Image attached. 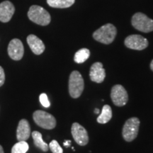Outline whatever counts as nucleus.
I'll list each match as a JSON object with an SVG mask.
<instances>
[{
    "instance_id": "nucleus-1",
    "label": "nucleus",
    "mask_w": 153,
    "mask_h": 153,
    "mask_svg": "<svg viewBox=\"0 0 153 153\" xmlns=\"http://www.w3.org/2000/svg\"><path fill=\"white\" fill-rule=\"evenodd\" d=\"M116 33L117 30L114 25L107 24L95 30L93 33V38L98 42L108 45L114 41Z\"/></svg>"
},
{
    "instance_id": "nucleus-2",
    "label": "nucleus",
    "mask_w": 153,
    "mask_h": 153,
    "mask_svg": "<svg viewBox=\"0 0 153 153\" xmlns=\"http://www.w3.org/2000/svg\"><path fill=\"white\" fill-rule=\"evenodd\" d=\"M28 17L31 22L41 26H47L51 23V17L48 11L43 7L33 5L28 11Z\"/></svg>"
},
{
    "instance_id": "nucleus-3",
    "label": "nucleus",
    "mask_w": 153,
    "mask_h": 153,
    "mask_svg": "<svg viewBox=\"0 0 153 153\" xmlns=\"http://www.w3.org/2000/svg\"><path fill=\"white\" fill-rule=\"evenodd\" d=\"M85 87V82L81 74L73 71L69 79V92L72 98L77 99L81 96Z\"/></svg>"
},
{
    "instance_id": "nucleus-4",
    "label": "nucleus",
    "mask_w": 153,
    "mask_h": 153,
    "mask_svg": "<svg viewBox=\"0 0 153 153\" xmlns=\"http://www.w3.org/2000/svg\"><path fill=\"white\" fill-rule=\"evenodd\" d=\"M131 23L135 29L143 33H149L153 30V20L143 13L137 12L134 14Z\"/></svg>"
},
{
    "instance_id": "nucleus-5",
    "label": "nucleus",
    "mask_w": 153,
    "mask_h": 153,
    "mask_svg": "<svg viewBox=\"0 0 153 153\" xmlns=\"http://www.w3.org/2000/svg\"><path fill=\"white\" fill-rule=\"evenodd\" d=\"M33 118L35 123L44 129H53L56 126L54 116L43 111H36L33 113Z\"/></svg>"
},
{
    "instance_id": "nucleus-6",
    "label": "nucleus",
    "mask_w": 153,
    "mask_h": 153,
    "mask_svg": "<svg viewBox=\"0 0 153 153\" xmlns=\"http://www.w3.org/2000/svg\"><path fill=\"white\" fill-rule=\"evenodd\" d=\"M140 120L136 117L131 118L126 120L123 128L122 135L127 142H131L135 139L138 134Z\"/></svg>"
},
{
    "instance_id": "nucleus-7",
    "label": "nucleus",
    "mask_w": 153,
    "mask_h": 153,
    "mask_svg": "<svg viewBox=\"0 0 153 153\" xmlns=\"http://www.w3.org/2000/svg\"><path fill=\"white\" fill-rule=\"evenodd\" d=\"M111 98L113 103L117 106H123L127 104L128 95L122 85H117L112 87L111 92Z\"/></svg>"
},
{
    "instance_id": "nucleus-8",
    "label": "nucleus",
    "mask_w": 153,
    "mask_h": 153,
    "mask_svg": "<svg viewBox=\"0 0 153 153\" xmlns=\"http://www.w3.org/2000/svg\"><path fill=\"white\" fill-rule=\"evenodd\" d=\"M125 45L130 49L142 51L148 46V41L140 35H131L125 39Z\"/></svg>"
},
{
    "instance_id": "nucleus-9",
    "label": "nucleus",
    "mask_w": 153,
    "mask_h": 153,
    "mask_svg": "<svg viewBox=\"0 0 153 153\" xmlns=\"http://www.w3.org/2000/svg\"><path fill=\"white\" fill-rule=\"evenodd\" d=\"M72 137L79 145L85 146L89 142V136L87 130L78 123H74L72 126Z\"/></svg>"
},
{
    "instance_id": "nucleus-10",
    "label": "nucleus",
    "mask_w": 153,
    "mask_h": 153,
    "mask_svg": "<svg viewBox=\"0 0 153 153\" xmlns=\"http://www.w3.org/2000/svg\"><path fill=\"white\" fill-rule=\"evenodd\" d=\"M24 48L22 42L19 39L11 40L8 45V54L14 60H20L24 56Z\"/></svg>"
},
{
    "instance_id": "nucleus-11",
    "label": "nucleus",
    "mask_w": 153,
    "mask_h": 153,
    "mask_svg": "<svg viewBox=\"0 0 153 153\" xmlns=\"http://www.w3.org/2000/svg\"><path fill=\"white\" fill-rule=\"evenodd\" d=\"M89 76L91 81L97 83H101L104 81L106 76V72L104 69L103 68L102 63L99 62L94 63L91 66Z\"/></svg>"
},
{
    "instance_id": "nucleus-12",
    "label": "nucleus",
    "mask_w": 153,
    "mask_h": 153,
    "mask_svg": "<svg viewBox=\"0 0 153 153\" xmlns=\"http://www.w3.org/2000/svg\"><path fill=\"white\" fill-rule=\"evenodd\" d=\"M15 7L9 1H4L0 4V22H9L14 14Z\"/></svg>"
},
{
    "instance_id": "nucleus-13",
    "label": "nucleus",
    "mask_w": 153,
    "mask_h": 153,
    "mask_svg": "<svg viewBox=\"0 0 153 153\" xmlns=\"http://www.w3.org/2000/svg\"><path fill=\"white\" fill-rule=\"evenodd\" d=\"M27 43L30 50L34 54L41 55L45 51V45L43 42L35 35H29L27 37Z\"/></svg>"
},
{
    "instance_id": "nucleus-14",
    "label": "nucleus",
    "mask_w": 153,
    "mask_h": 153,
    "mask_svg": "<svg viewBox=\"0 0 153 153\" xmlns=\"http://www.w3.org/2000/svg\"><path fill=\"white\" fill-rule=\"evenodd\" d=\"M30 128L28 120L22 119L19 121L16 130V137L18 141H26L29 138Z\"/></svg>"
},
{
    "instance_id": "nucleus-15",
    "label": "nucleus",
    "mask_w": 153,
    "mask_h": 153,
    "mask_svg": "<svg viewBox=\"0 0 153 153\" xmlns=\"http://www.w3.org/2000/svg\"><path fill=\"white\" fill-rule=\"evenodd\" d=\"M112 118V110L110 106L104 105L103 106L101 114L97 118V122L101 124H105L108 123Z\"/></svg>"
},
{
    "instance_id": "nucleus-16",
    "label": "nucleus",
    "mask_w": 153,
    "mask_h": 153,
    "mask_svg": "<svg viewBox=\"0 0 153 153\" xmlns=\"http://www.w3.org/2000/svg\"><path fill=\"white\" fill-rule=\"evenodd\" d=\"M31 135L32 137H33V139L34 145H35L38 148L43 150V152H47L49 149V146L46 143H45L43 141L41 133L38 131H33V133H31Z\"/></svg>"
},
{
    "instance_id": "nucleus-17",
    "label": "nucleus",
    "mask_w": 153,
    "mask_h": 153,
    "mask_svg": "<svg viewBox=\"0 0 153 153\" xmlns=\"http://www.w3.org/2000/svg\"><path fill=\"white\" fill-rule=\"evenodd\" d=\"M75 0H47V3L50 7L53 8L64 9L71 7Z\"/></svg>"
},
{
    "instance_id": "nucleus-18",
    "label": "nucleus",
    "mask_w": 153,
    "mask_h": 153,
    "mask_svg": "<svg viewBox=\"0 0 153 153\" xmlns=\"http://www.w3.org/2000/svg\"><path fill=\"white\" fill-rule=\"evenodd\" d=\"M90 56V51L87 48H82L75 53L74 57V62L80 64L85 62Z\"/></svg>"
},
{
    "instance_id": "nucleus-19",
    "label": "nucleus",
    "mask_w": 153,
    "mask_h": 153,
    "mask_svg": "<svg viewBox=\"0 0 153 153\" xmlns=\"http://www.w3.org/2000/svg\"><path fill=\"white\" fill-rule=\"evenodd\" d=\"M28 149L29 146L26 141H19L13 146L11 153H26Z\"/></svg>"
},
{
    "instance_id": "nucleus-20",
    "label": "nucleus",
    "mask_w": 153,
    "mask_h": 153,
    "mask_svg": "<svg viewBox=\"0 0 153 153\" xmlns=\"http://www.w3.org/2000/svg\"><path fill=\"white\" fill-rule=\"evenodd\" d=\"M48 146L53 153H63L62 148H61L57 141L55 140H53L50 143Z\"/></svg>"
},
{
    "instance_id": "nucleus-21",
    "label": "nucleus",
    "mask_w": 153,
    "mask_h": 153,
    "mask_svg": "<svg viewBox=\"0 0 153 153\" xmlns=\"http://www.w3.org/2000/svg\"><path fill=\"white\" fill-rule=\"evenodd\" d=\"M39 100L41 104H42V106L45 107V108H48L51 106V103H50L46 94H41L39 97Z\"/></svg>"
},
{
    "instance_id": "nucleus-22",
    "label": "nucleus",
    "mask_w": 153,
    "mask_h": 153,
    "mask_svg": "<svg viewBox=\"0 0 153 153\" xmlns=\"http://www.w3.org/2000/svg\"><path fill=\"white\" fill-rule=\"evenodd\" d=\"M5 81V74L3 68L0 66V87L4 85Z\"/></svg>"
},
{
    "instance_id": "nucleus-23",
    "label": "nucleus",
    "mask_w": 153,
    "mask_h": 153,
    "mask_svg": "<svg viewBox=\"0 0 153 153\" xmlns=\"http://www.w3.org/2000/svg\"><path fill=\"white\" fill-rule=\"evenodd\" d=\"M63 145H64L65 147H66V148H68V147L70 146V145H71V140H65L63 143Z\"/></svg>"
},
{
    "instance_id": "nucleus-24",
    "label": "nucleus",
    "mask_w": 153,
    "mask_h": 153,
    "mask_svg": "<svg viewBox=\"0 0 153 153\" xmlns=\"http://www.w3.org/2000/svg\"><path fill=\"white\" fill-rule=\"evenodd\" d=\"M94 113L97 114H99V113H100V111H99V108H96V109L94 110Z\"/></svg>"
},
{
    "instance_id": "nucleus-25",
    "label": "nucleus",
    "mask_w": 153,
    "mask_h": 153,
    "mask_svg": "<svg viewBox=\"0 0 153 153\" xmlns=\"http://www.w3.org/2000/svg\"><path fill=\"white\" fill-rule=\"evenodd\" d=\"M150 68H151V70L153 71V60H152V62H151V63H150Z\"/></svg>"
},
{
    "instance_id": "nucleus-26",
    "label": "nucleus",
    "mask_w": 153,
    "mask_h": 153,
    "mask_svg": "<svg viewBox=\"0 0 153 153\" xmlns=\"http://www.w3.org/2000/svg\"><path fill=\"white\" fill-rule=\"evenodd\" d=\"M0 153H4V152L3 148L1 146V145H0Z\"/></svg>"
}]
</instances>
